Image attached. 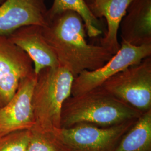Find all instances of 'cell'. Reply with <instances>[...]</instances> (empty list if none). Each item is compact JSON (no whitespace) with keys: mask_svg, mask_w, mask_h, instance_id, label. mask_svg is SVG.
Wrapping results in <instances>:
<instances>
[{"mask_svg":"<svg viewBox=\"0 0 151 151\" xmlns=\"http://www.w3.org/2000/svg\"><path fill=\"white\" fill-rule=\"evenodd\" d=\"M151 56V44L134 46L122 41L118 52L101 67L95 70H84L76 77L72 86L71 96L101 86L110 77L131 65L140 63Z\"/></svg>","mask_w":151,"mask_h":151,"instance_id":"8992f818","label":"cell"},{"mask_svg":"<svg viewBox=\"0 0 151 151\" xmlns=\"http://www.w3.org/2000/svg\"><path fill=\"white\" fill-rule=\"evenodd\" d=\"M66 11H73L80 15L89 38H96L102 34L101 22L93 16L85 0H54L50 8L48 9L47 22L53 17Z\"/></svg>","mask_w":151,"mask_h":151,"instance_id":"5bb4252c","label":"cell"},{"mask_svg":"<svg viewBox=\"0 0 151 151\" xmlns=\"http://www.w3.org/2000/svg\"><path fill=\"white\" fill-rule=\"evenodd\" d=\"M5 1V0H0V5H1Z\"/></svg>","mask_w":151,"mask_h":151,"instance_id":"ac0fdd59","label":"cell"},{"mask_svg":"<svg viewBox=\"0 0 151 151\" xmlns=\"http://www.w3.org/2000/svg\"><path fill=\"white\" fill-rule=\"evenodd\" d=\"M7 37L30 57L36 75L45 68L59 65L53 50L44 37L42 27L25 26L16 30Z\"/></svg>","mask_w":151,"mask_h":151,"instance_id":"30bf717a","label":"cell"},{"mask_svg":"<svg viewBox=\"0 0 151 151\" xmlns=\"http://www.w3.org/2000/svg\"><path fill=\"white\" fill-rule=\"evenodd\" d=\"M74 78L69 70L60 65L45 68L36 75L32 93L34 125L32 128L50 130L61 128L62 106L71 96Z\"/></svg>","mask_w":151,"mask_h":151,"instance_id":"3957f363","label":"cell"},{"mask_svg":"<svg viewBox=\"0 0 151 151\" xmlns=\"http://www.w3.org/2000/svg\"><path fill=\"white\" fill-rule=\"evenodd\" d=\"M119 30L122 41L134 46L151 44V0H133Z\"/></svg>","mask_w":151,"mask_h":151,"instance_id":"8fae6325","label":"cell"},{"mask_svg":"<svg viewBox=\"0 0 151 151\" xmlns=\"http://www.w3.org/2000/svg\"><path fill=\"white\" fill-rule=\"evenodd\" d=\"M34 73L27 54L7 36L0 35V108L14 96L22 80Z\"/></svg>","mask_w":151,"mask_h":151,"instance_id":"52a82bcc","label":"cell"},{"mask_svg":"<svg viewBox=\"0 0 151 151\" xmlns=\"http://www.w3.org/2000/svg\"><path fill=\"white\" fill-rule=\"evenodd\" d=\"M42 32L59 65L75 78L84 70L101 67L113 55L99 44L87 43L85 23L75 12L64 11L53 17L42 27Z\"/></svg>","mask_w":151,"mask_h":151,"instance_id":"6da1fadb","label":"cell"},{"mask_svg":"<svg viewBox=\"0 0 151 151\" xmlns=\"http://www.w3.org/2000/svg\"><path fill=\"white\" fill-rule=\"evenodd\" d=\"M47 12L45 0H5L0 5V35L25 26L45 27Z\"/></svg>","mask_w":151,"mask_h":151,"instance_id":"9c48e42d","label":"cell"},{"mask_svg":"<svg viewBox=\"0 0 151 151\" xmlns=\"http://www.w3.org/2000/svg\"><path fill=\"white\" fill-rule=\"evenodd\" d=\"M137 119L109 127L81 123L60 128V135L69 151H115L123 136Z\"/></svg>","mask_w":151,"mask_h":151,"instance_id":"5b68a950","label":"cell"},{"mask_svg":"<svg viewBox=\"0 0 151 151\" xmlns=\"http://www.w3.org/2000/svg\"><path fill=\"white\" fill-rule=\"evenodd\" d=\"M60 129H31L27 151H69L60 137Z\"/></svg>","mask_w":151,"mask_h":151,"instance_id":"9a60e30c","label":"cell"},{"mask_svg":"<svg viewBox=\"0 0 151 151\" xmlns=\"http://www.w3.org/2000/svg\"><path fill=\"white\" fill-rule=\"evenodd\" d=\"M142 113L121 101L101 86L70 96L63 105L60 128L87 123L109 127L138 119Z\"/></svg>","mask_w":151,"mask_h":151,"instance_id":"7a4b0ae2","label":"cell"},{"mask_svg":"<svg viewBox=\"0 0 151 151\" xmlns=\"http://www.w3.org/2000/svg\"><path fill=\"white\" fill-rule=\"evenodd\" d=\"M35 81L34 73L22 80L14 96L0 108V138L16 131L30 130L34 127L32 97Z\"/></svg>","mask_w":151,"mask_h":151,"instance_id":"ba28073f","label":"cell"},{"mask_svg":"<svg viewBox=\"0 0 151 151\" xmlns=\"http://www.w3.org/2000/svg\"><path fill=\"white\" fill-rule=\"evenodd\" d=\"M115 151H151V110L143 113L136 120Z\"/></svg>","mask_w":151,"mask_h":151,"instance_id":"4fadbf2b","label":"cell"},{"mask_svg":"<svg viewBox=\"0 0 151 151\" xmlns=\"http://www.w3.org/2000/svg\"><path fill=\"white\" fill-rule=\"evenodd\" d=\"M85 1H86L87 5H88V6L90 5H91L92 3V2L93 1V0H85Z\"/></svg>","mask_w":151,"mask_h":151,"instance_id":"e0dca14e","label":"cell"},{"mask_svg":"<svg viewBox=\"0 0 151 151\" xmlns=\"http://www.w3.org/2000/svg\"><path fill=\"white\" fill-rule=\"evenodd\" d=\"M101 86L142 113L150 110L151 56L110 77Z\"/></svg>","mask_w":151,"mask_h":151,"instance_id":"277c9868","label":"cell"},{"mask_svg":"<svg viewBox=\"0 0 151 151\" xmlns=\"http://www.w3.org/2000/svg\"><path fill=\"white\" fill-rule=\"evenodd\" d=\"M30 130L12 132L0 138V151H27Z\"/></svg>","mask_w":151,"mask_h":151,"instance_id":"2e32d148","label":"cell"},{"mask_svg":"<svg viewBox=\"0 0 151 151\" xmlns=\"http://www.w3.org/2000/svg\"><path fill=\"white\" fill-rule=\"evenodd\" d=\"M133 0H93L88 7L98 19L104 17L107 29L104 36L100 39L99 45L108 49L112 54L120 47L118 39L119 26Z\"/></svg>","mask_w":151,"mask_h":151,"instance_id":"7c38bea8","label":"cell"}]
</instances>
